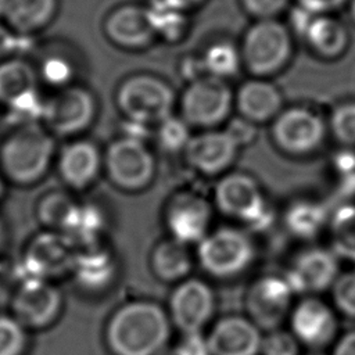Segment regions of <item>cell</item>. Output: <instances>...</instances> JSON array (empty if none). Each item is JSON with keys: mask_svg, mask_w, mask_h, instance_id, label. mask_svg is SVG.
I'll list each match as a JSON object with an SVG mask.
<instances>
[{"mask_svg": "<svg viewBox=\"0 0 355 355\" xmlns=\"http://www.w3.org/2000/svg\"><path fill=\"white\" fill-rule=\"evenodd\" d=\"M336 168L347 190H355V154L343 153L336 159Z\"/></svg>", "mask_w": 355, "mask_h": 355, "instance_id": "42", "label": "cell"}, {"mask_svg": "<svg viewBox=\"0 0 355 355\" xmlns=\"http://www.w3.org/2000/svg\"><path fill=\"white\" fill-rule=\"evenodd\" d=\"M215 201L223 214L254 226L266 218L265 201L258 184L243 173L220 179L215 189Z\"/></svg>", "mask_w": 355, "mask_h": 355, "instance_id": "8", "label": "cell"}, {"mask_svg": "<svg viewBox=\"0 0 355 355\" xmlns=\"http://www.w3.org/2000/svg\"><path fill=\"white\" fill-rule=\"evenodd\" d=\"M309 355H323V354H320V352H313V354H309Z\"/></svg>", "mask_w": 355, "mask_h": 355, "instance_id": "53", "label": "cell"}, {"mask_svg": "<svg viewBox=\"0 0 355 355\" xmlns=\"http://www.w3.org/2000/svg\"><path fill=\"white\" fill-rule=\"evenodd\" d=\"M209 220V204L196 194L175 197L166 211V225L172 239L184 244L200 243L208 234Z\"/></svg>", "mask_w": 355, "mask_h": 355, "instance_id": "16", "label": "cell"}, {"mask_svg": "<svg viewBox=\"0 0 355 355\" xmlns=\"http://www.w3.org/2000/svg\"><path fill=\"white\" fill-rule=\"evenodd\" d=\"M247 121L248 119H245V121L244 119H234L233 122H230V125L226 129L227 133L234 139V141L239 146L248 143L254 137L255 129Z\"/></svg>", "mask_w": 355, "mask_h": 355, "instance_id": "45", "label": "cell"}, {"mask_svg": "<svg viewBox=\"0 0 355 355\" xmlns=\"http://www.w3.org/2000/svg\"><path fill=\"white\" fill-rule=\"evenodd\" d=\"M333 355H355V331H349L338 340Z\"/></svg>", "mask_w": 355, "mask_h": 355, "instance_id": "47", "label": "cell"}, {"mask_svg": "<svg viewBox=\"0 0 355 355\" xmlns=\"http://www.w3.org/2000/svg\"><path fill=\"white\" fill-rule=\"evenodd\" d=\"M10 0H0V15H6Z\"/></svg>", "mask_w": 355, "mask_h": 355, "instance_id": "50", "label": "cell"}, {"mask_svg": "<svg viewBox=\"0 0 355 355\" xmlns=\"http://www.w3.org/2000/svg\"><path fill=\"white\" fill-rule=\"evenodd\" d=\"M76 205L78 204L64 194H51L40 204L39 215L46 225L62 230Z\"/></svg>", "mask_w": 355, "mask_h": 355, "instance_id": "33", "label": "cell"}, {"mask_svg": "<svg viewBox=\"0 0 355 355\" xmlns=\"http://www.w3.org/2000/svg\"><path fill=\"white\" fill-rule=\"evenodd\" d=\"M158 355H186V352L183 351V348L180 345H176V347H172V348H165L161 354Z\"/></svg>", "mask_w": 355, "mask_h": 355, "instance_id": "49", "label": "cell"}, {"mask_svg": "<svg viewBox=\"0 0 355 355\" xmlns=\"http://www.w3.org/2000/svg\"><path fill=\"white\" fill-rule=\"evenodd\" d=\"M26 33H18L14 35L8 29L0 25V60L6 57L7 54L15 51V50H22L24 49V37Z\"/></svg>", "mask_w": 355, "mask_h": 355, "instance_id": "44", "label": "cell"}, {"mask_svg": "<svg viewBox=\"0 0 355 355\" xmlns=\"http://www.w3.org/2000/svg\"><path fill=\"white\" fill-rule=\"evenodd\" d=\"M333 300L340 312L355 318V270L336 279L333 284Z\"/></svg>", "mask_w": 355, "mask_h": 355, "instance_id": "36", "label": "cell"}, {"mask_svg": "<svg viewBox=\"0 0 355 355\" xmlns=\"http://www.w3.org/2000/svg\"><path fill=\"white\" fill-rule=\"evenodd\" d=\"M158 139L166 151H178L186 148L190 141L189 123L184 119L172 118L171 115L159 122Z\"/></svg>", "mask_w": 355, "mask_h": 355, "instance_id": "35", "label": "cell"}, {"mask_svg": "<svg viewBox=\"0 0 355 355\" xmlns=\"http://www.w3.org/2000/svg\"><path fill=\"white\" fill-rule=\"evenodd\" d=\"M178 11H179L178 8L169 6L168 3H165L164 10L150 8L148 12H150L154 31L162 33L168 39H176L180 35V31L183 26V21L178 14Z\"/></svg>", "mask_w": 355, "mask_h": 355, "instance_id": "38", "label": "cell"}, {"mask_svg": "<svg viewBox=\"0 0 355 355\" xmlns=\"http://www.w3.org/2000/svg\"><path fill=\"white\" fill-rule=\"evenodd\" d=\"M57 0H10L6 17L19 33L44 26L54 15Z\"/></svg>", "mask_w": 355, "mask_h": 355, "instance_id": "26", "label": "cell"}, {"mask_svg": "<svg viewBox=\"0 0 355 355\" xmlns=\"http://www.w3.org/2000/svg\"><path fill=\"white\" fill-rule=\"evenodd\" d=\"M1 191H3V184H1V182H0V194H1Z\"/></svg>", "mask_w": 355, "mask_h": 355, "instance_id": "54", "label": "cell"}, {"mask_svg": "<svg viewBox=\"0 0 355 355\" xmlns=\"http://www.w3.org/2000/svg\"><path fill=\"white\" fill-rule=\"evenodd\" d=\"M103 230L101 214L90 205H76L62 232L68 240L76 245L90 247L94 245L97 236Z\"/></svg>", "mask_w": 355, "mask_h": 355, "instance_id": "28", "label": "cell"}, {"mask_svg": "<svg viewBox=\"0 0 355 355\" xmlns=\"http://www.w3.org/2000/svg\"><path fill=\"white\" fill-rule=\"evenodd\" d=\"M164 1L178 10H183V8L193 7V6L198 4L201 0H164Z\"/></svg>", "mask_w": 355, "mask_h": 355, "instance_id": "48", "label": "cell"}, {"mask_svg": "<svg viewBox=\"0 0 355 355\" xmlns=\"http://www.w3.org/2000/svg\"><path fill=\"white\" fill-rule=\"evenodd\" d=\"M334 254L355 262V205H345L336 211L330 222Z\"/></svg>", "mask_w": 355, "mask_h": 355, "instance_id": "30", "label": "cell"}, {"mask_svg": "<svg viewBox=\"0 0 355 355\" xmlns=\"http://www.w3.org/2000/svg\"><path fill=\"white\" fill-rule=\"evenodd\" d=\"M347 0H300L302 8L313 12V14H323L338 8Z\"/></svg>", "mask_w": 355, "mask_h": 355, "instance_id": "46", "label": "cell"}, {"mask_svg": "<svg viewBox=\"0 0 355 355\" xmlns=\"http://www.w3.org/2000/svg\"><path fill=\"white\" fill-rule=\"evenodd\" d=\"M3 239V226H1V222H0V241Z\"/></svg>", "mask_w": 355, "mask_h": 355, "instance_id": "52", "label": "cell"}, {"mask_svg": "<svg viewBox=\"0 0 355 355\" xmlns=\"http://www.w3.org/2000/svg\"><path fill=\"white\" fill-rule=\"evenodd\" d=\"M351 14H352V18L355 21V0H351Z\"/></svg>", "mask_w": 355, "mask_h": 355, "instance_id": "51", "label": "cell"}, {"mask_svg": "<svg viewBox=\"0 0 355 355\" xmlns=\"http://www.w3.org/2000/svg\"><path fill=\"white\" fill-rule=\"evenodd\" d=\"M58 166L61 176L68 184L85 187L96 179L101 166V157L93 143L80 140L64 148Z\"/></svg>", "mask_w": 355, "mask_h": 355, "instance_id": "21", "label": "cell"}, {"mask_svg": "<svg viewBox=\"0 0 355 355\" xmlns=\"http://www.w3.org/2000/svg\"><path fill=\"white\" fill-rule=\"evenodd\" d=\"M73 244L64 234L43 233L32 241L24 259L26 275L24 280H47L49 276L60 275L72 268L75 258Z\"/></svg>", "mask_w": 355, "mask_h": 355, "instance_id": "14", "label": "cell"}, {"mask_svg": "<svg viewBox=\"0 0 355 355\" xmlns=\"http://www.w3.org/2000/svg\"><path fill=\"white\" fill-rule=\"evenodd\" d=\"M237 147L227 130H208L191 137L184 150L187 161L196 169L212 175L232 164Z\"/></svg>", "mask_w": 355, "mask_h": 355, "instance_id": "19", "label": "cell"}, {"mask_svg": "<svg viewBox=\"0 0 355 355\" xmlns=\"http://www.w3.org/2000/svg\"><path fill=\"white\" fill-rule=\"evenodd\" d=\"M207 340L212 355H258L262 336L251 319L227 316L216 322Z\"/></svg>", "mask_w": 355, "mask_h": 355, "instance_id": "18", "label": "cell"}, {"mask_svg": "<svg viewBox=\"0 0 355 355\" xmlns=\"http://www.w3.org/2000/svg\"><path fill=\"white\" fill-rule=\"evenodd\" d=\"M232 101V92L225 80L205 75L186 89L182 98L183 118L189 125L215 126L227 116Z\"/></svg>", "mask_w": 355, "mask_h": 355, "instance_id": "6", "label": "cell"}, {"mask_svg": "<svg viewBox=\"0 0 355 355\" xmlns=\"http://www.w3.org/2000/svg\"><path fill=\"white\" fill-rule=\"evenodd\" d=\"M336 137L347 144H355V103L337 107L331 116Z\"/></svg>", "mask_w": 355, "mask_h": 355, "instance_id": "39", "label": "cell"}, {"mask_svg": "<svg viewBox=\"0 0 355 355\" xmlns=\"http://www.w3.org/2000/svg\"><path fill=\"white\" fill-rule=\"evenodd\" d=\"M25 326L10 316H0V355H22L26 347Z\"/></svg>", "mask_w": 355, "mask_h": 355, "instance_id": "34", "label": "cell"}, {"mask_svg": "<svg viewBox=\"0 0 355 355\" xmlns=\"http://www.w3.org/2000/svg\"><path fill=\"white\" fill-rule=\"evenodd\" d=\"M291 39L287 28L272 18H263L245 33L243 60L257 75L279 71L290 58Z\"/></svg>", "mask_w": 355, "mask_h": 355, "instance_id": "4", "label": "cell"}, {"mask_svg": "<svg viewBox=\"0 0 355 355\" xmlns=\"http://www.w3.org/2000/svg\"><path fill=\"white\" fill-rule=\"evenodd\" d=\"M71 269L83 287L100 290L112 280L115 262L110 252L96 245H90L75 254Z\"/></svg>", "mask_w": 355, "mask_h": 355, "instance_id": "22", "label": "cell"}, {"mask_svg": "<svg viewBox=\"0 0 355 355\" xmlns=\"http://www.w3.org/2000/svg\"><path fill=\"white\" fill-rule=\"evenodd\" d=\"M298 340L293 333L283 330H270L262 337L261 354L262 355H298Z\"/></svg>", "mask_w": 355, "mask_h": 355, "instance_id": "37", "label": "cell"}, {"mask_svg": "<svg viewBox=\"0 0 355 355\" xmlns=\"http://www.w3.org/2000/svg\"><path fill=\"white\" fill-rule=\"evenodd\" d=\"M202 69L207 75L226 78L236 73L240 65V55L230 43H215L202 57Z\"/></svg>", "mask_w": 355, "mask_h": 355, "instance_id": "31", "label": "cell"}, {"mask_svg": "<svg viewBox=\"0 0 355 355\" xmlns=\"http://www.w3.org/2000/svg\"><path fill=\"white\" fill-rule=\"evenodd\" d=\"M105 166L111 180L126 190L147 186L155 171L154 157L144 143L129 137H122L110 146Z\"/></svg>", "mask_w": 355, "mask_h": 355, "instance_id": "7", "label": "cell"}, {"mask_svg": "<svg viewBox=\"0 0 355 355\" xmlns=\"http://www.w3.org/2000/svg\"><path fill=\"white\" fill-rule=\"evenodd\" d=\"M93 96L83 87L61 89L46 100L44 121L60 135H72L83 130L94 115Z\"/></svg>", "mask_w": 355, "mask_h": 355, "instance_id": "10", "label": "cell"}, {"mask_svg": "<svg viewBox=\"0 0 355 355\" xmlns=\"http://www.w3.org/2000/svg\"><path fill=\"white\" fill-rule=\"evenodd\" d=\"M293 294L286 277L265 276L257 280L247 294L250 319L259 329H277L288 313Z\"/></svg>", "mask_w": 355, "mask_h": 355, "instance_id": "9", "label": "cell"}, {"mask_svg": "<svg viewBox=\"0 0 355 355\" xmlns=\"http://www.w3.org/2000/svg\"><path fill=\"white\" fill-rule=\"evenodd\" d=\"M179 345L183 348L186 355H212L208 340L201 334V331L186 333Z\"/></svg>", "mask_w": 355, "mask_h": 355, "instance_id": "43", "label": "cell"}, {"mask_svg": "<svg viewBox=\"0 0 355 355\" xmlns=\"http://www.w3.org/2000/svg\"><path fill=\"white\" fill-rule=\"evenodd\" d=\"M302 36H305L315 51L326 57H334L343 53L348 42L344 26L338 21L322 14L312 15Z\"/></svg>", "mask_w": 355, "mask_h": 355, "instance_id": "24", "label": "cell"}, {"mask_svg": "<svg viewBox=\"0 0 355 355\" xmlns=\"http://www.w3.org/2000/svg\"><path fill=\"white\" fill-rule=\"evenodd\" d=\"M105 32L112 42L125 47H140L155 35L148 8L123 6L116 8L105 22Z\"/></svg>", "mask_w": 355, "mask_h": 355, "instance_id": "20", "label": "cell"}, {"mask_svg": "<svg viewBox=\"0 0 355 355\" xmlns=\"http://www.w3.org/2000/svg\"><path fill=\"white\" fill-rule=\"evenodd\" d=\"M169 334L165 311L150 301H133L116 309L105 331L114 355H158L166 348Z\"/></svg>", "mask_w": 355, "mask_h": 355, "instance_id": "1", "label": "cell"}, {"mask_svg": "<svg viewBox=\"0 0 355 355\" xmlns=\"http://www.w3.org/2000/svg\"><path fill=\"white\" fill-rule=\"evenodd\" d=\"M201 266L212 276L230 277L241 273L254 258V245L241 230L220 227L208 233L197 251Z\"/></svg>", "mask_w": 355, "mask_h": 355, "instance_id": "3", "label": "cell"}, {"mask_svg": "<svg viewBox=\"0 0 355 355\" xmlns=\"http://www.w3.org/2000/svg\"><path fill=\"white\" fill-rule=\"evenodd\" d=\"M42 75L50 85L62 86L72 78L71 64L60 57H51L44 60L42 67Z\"/></svg>", "mask_w": 355, "mask_h": 355, "instance_id": "40", "label": "cell"}, {"mask_svg": "<svg viewBox=\"0 0 355 355\" xmlns=\"http://www.w3.org/2000/svg\"><path fill=\"white\" fill-rule=\"evenodd\" d=\"M280 105L279 90L263 80L245 82L237 93V107L248 121H266L279 111Z\"/></svg>", "mask_w": 355, "mask_h": 355, "instance_id": "23", "label": "cell"}, {"mask_svg": "<svg viewBox=\"0 0 355 355\" xmlns=\"http://www.w3.org/2000/svg\"><path fill=\"white\" fill-rule=\"evenodd\" d=\"M288 0H243V4L252 15L263 18H272L284 10Z\"/></svg>", "mask_w": 355, "mask_h": 355, "instance_id": "41", "label": "cell"}, {"mask_svg": "<svg viewBox=\"0 0 355 355\" xmlns=\"http://www.w3.org/2000/svg\"><path fill=\"white\" fill-rule=\"evenodd\" d=\"M326 211L320 204L300 201L293 204L286 214L287 227L297 236L308 239L315 236L324 225Z\"/></svg>", "mask_w": 355, "mask_h": 355, "instance_id": "29", "label": "cell"}, {"mask_svg": "<svg viewBox=\"0 0 355 355\" xmlns=\"http://www.w3.org/2000/svg\"><path fill=\"white\" fill-rule=\"evenodd\" d=\"M62 298L47 280H24L12 300L15 318L28 327L42 329L57 319Z\"/></svg>", "mask_w": 355, "mask_h": 355, "instance_id": "12", "label": "cell"}, {"mask_svg": "<svg viewBox=\"0 0 355 355\" xmlns=\"http://www.w3.org/2000/svg\"><path fill=\"white\" fill-rule=\"evenodd\" d=\"M338 272L336 254L322 248L308 250L297 257L284 276L294 293H320L334 284Z\"/></svg>", "mask_w": 355, "mask_h": 355, "instance_id": "15", "label": "cell"}, {"mask_svg": "<svg viewBox=\"0 0 355 355\" xmlns=\"http://www.w3.org/2000/svg\"><path fill=\"white\" fill-rule=\"evenodd\" d=\"M214 306L211 287L198 279H189L179 284L169 302L171 318L183 334L201 331L211 319Z\"/></svg>", "mask_w": 355, "mask_h": 355, "instance_id": "11", "label": "cell"}, {"mask_svg": "<svg viewBox=\"0 0 355 355\" xmlns=\"http://www.w3.org/2000/svg\"><path fill=\"white\" fill-rule=\"evenodd\" d=\"M293 334L311 348H322L331 343L337 330L333 311L318 298H305L291 312Z\"/></svg>", "mask_w": 355, "mask_h": 355, "instance_id": "17", "label": "cell"}, {"mask_svg": "<svg viewBox=\"0 0 355 355\" xmlns=\"http://www.w3.org/2000/svg\"><path fill=\"white\" fill-rule=\"evenodd\" d=\"M118 103L129 119L144 123L161 122L171 114L173 92L158 78L136 75L122 83Z\"/></svg>", "mask_w": 355, "mask_h": 355, "instance_id": "5", "label": "cell"}, {"mask_svg": "<svg viewBox=\"0 0 355 355\" xmlns=\"http://www.w3.org/2000/svg\"><path fill=\"white\" fill-rule=\"evenodd\" d=\"M35 89L36 75L29 64L18 58L0 62V101L8 105Z\"/></svg>", "mask_w": 355, "mask_h": 355, "instance_id": "27", "label": "cell"}, {"mask_svg": "<svg viewBox=\"0 0 355 355\" xmlns=\"http://www.w3.org/2000/svg\"><path fill=\"white\" fill-rule=\"evenodd\" d=\"M323 136V121L305 108H290L282 112L273 123L275 141L287 153H309L322 143Z\"/></svg>", "mask_w": 355, "mask_h": 355, "instance_id": "13", "label": "cell"}, {"mask_svg": "<svg viewBox=\"0 0 355 355\" xmlns=\"http://www.w3.org/2000/svg\"><path fill=\"white\" fill-rule=\"evenodd\" d=\"M44 110L46 100L35 89L8 104V119L15 128L35 125L44 118Z\"/></svg>", "mask_w": 355, "mask_h": 355, "instance_id": "32", "label": "cell"}, {"mask_svg": "<svg viewBox=\"0 0 355 355\" xmlns=\"http://www.w3.org/2000/svg\"><path fill=\"white\" fill-rule=\"evenodd\" d=\"M54 153L51 136L37 123L18 126L0 148L4 173L19 184L40 179L49 168Z\"/></svg>", "mask_w": 355, "mask_h": 355, "instance_id": "2", "label": "cell"}, {"mask_svg": "<svg viewBox=\"0 0 355 355\" xmlns=\"http://www.w3.org/2000/svg\"><path fill=\"white\" fill-rule=\"evenodd\" d=\"M155 275L166 282H175L184 277L191 269V257L187 244L169 239L159 243L151 258Z\"/></svg>", "mask_w": 355, "mask_h": 355, "instance_id": "25", "label": "cell"}]
</instances>
